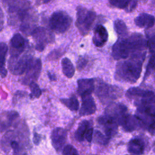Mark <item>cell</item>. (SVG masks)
<instances>
[{
	"instance_id": "6da1fadb",
	"label": "cell",
	"mask_w": 155,
	"mask_h": 155,
	"mask_svg": "<svg viewBox=\"0 0 155 155\" xmlns=\"http://www.w3.org/2000/svg\"><path fill=\"white\" fill-rule=\"evenodd\" d=\"M146 51L130 55L125 61L119 62L116 67L115 78L120 81L135 83L140 78Z\"/></svg>"
},
{
	"instance_id": "7a4b0ae2",
	"label": "cell",
	"mask_w": 155,
	"mask_h": 155,
	"mask_svg": "<svg viewBox=\"0 0 155 155\" xmlns=\"http://www.w3.org/2000/svg\"><path fill=\"white\" fill-rule=\"evenodd\" d=\"M76 11V25L81 34L85 36L90 31L96 18V14L93 10L81 6L77 7Z\"/></svg>"
},
{
	"instance_id": "3957f363",
	"label": "cell",
	"mask_w": 155,
	"mask_h": 155,
	"mask_svg": "<svg viewBox=\"0 0 155 155\" xmlns=\"http://www.w3.org/2000/svg\"><path fill=\"white\" fill-rule=\"evenodd\" d=\"M95 93L101 102L107 103L120 97L122 96L123 90L117 86L101 81L97 84Z\"/></svg>"
},
{
	"instance_id": "277c9868",
	"label": "cell",
	"mask_w": 155,
	"mask_h": 155,
	"mask_svg": "<svg viewBox=\"0 0 155 155\" xmlns=\"http://www.w3.org/2000/svg\"><path fill=\"white\" fill-rule=\"evenodd\" d=\"M72 18L64 11L54 12L49 19L50 28L56 33H63L70 27Z\"/></svg>"
},
{
	"instance_id": "5b68a950",
	"label": "cell",
	"mask_w": 155,
	"mask_h": 155,
	"mask_svg": "<svg viewBox=\"0 0 155 155\" xmlns=\"http://www.w3.org/2000/svg\"><path fill=\"white\" fill-rule=\"evenodd\" d=\"M136 53L129 37H119L112 48V56L115 60L125 59Z\"/></svg>"
},
{
	"instance_id": "8992f818",
	"label": "cell",
	"mask_w": 155,
	"mask_h": 155,
	"mask_svg": "<svg viewBox=\"0 0 155 155\" xmlns=\"http://www.w3.org/2000/svg\"><path fill=\"white\" fill-rule=\"evenodd\" d=\"M33 59L32 56L27 54L22 56H10L8 62V68L13 74L22 75Z\"/></svg>"
},
{
	"instance_id": "52a82bcc",
	"label": "cell",
	"mask_w": 155,
	"mask_h": 155,
	"mask_svg": "<svg viewBox=\"0 0 155 155\" xmlns=\"http://www.w3.org/2000/svg\"><path fill=\"white\" fill-rule=\"evenodd\" d=\"M36 42L35 48L42 51L48 44L54 42V35L47 29L42 27H36L31 34Z\"/></svg>"
},
{
	"instance_id": "ba28073f",
	"label": "cell",
	"mask_w": 155,
	"mask_h": 155,
	"mask_svg": "<svg viewBox=\"0 0 155 155\" xmlns=\"http://www.w3.org/2000/svg\"><path fill=\"white\" fill-rule=\"evenodd\" d=\"M41 67V59L33 58L23 73L24 75L19 79V81L24 85H29L30 83L35 82L39 77Z\"/></svg>"
},
{
	"instance_id": "9c48e42d",
	"label": "cell",
	"mask_w": 155,
	"mask_h": 155,
	"mask_svg": "<svg viewBox=\"0 0 155 155\" xmlns=\"http://www.w3.org/2000/svg\"><path fill=\"white\" fill-rule=\"evenodd\" d=\"M27 45L26 39L19 33L13 35L10 41V54L11 56L21 55Z\"/></svg>"
},
{
	"instance_id": "30bf717a",
	"label": "cell",
	"mask_w": 155,
	"mask_h": 155,
	"mask_svg": "<svg viewBox=\"0 0 155 155\" xmlns=\"http://www.w3.org/2000/svg\"><path fill=\"white\" fill-rule=\"evenodd\" d=\"M118 125H121L126 132H132L141 127L142 125L135 115L126 114L117 122Z\"/></svg>"
},
{
	"instance_id": "8fae6325",
	"label": "cell",
	"mask_w": 155,
	"mask_h": 155,
	"mask_svg": "<svg viewBox=\"0 0 155 155\" xmlns=\"http://www.w3.org/2000/svg\"><path fill=\"white\" fill-rule=\"evenodd\" d=\"M127 113V107L122 103H111L105 110V115L114 119L117 123L118 120Z\"/></svg>"
},
{
	"instance_id": "7c38bea8",
	"label": "cell",
	"mask_w": 155,
	"mask_h": 155,
	"mask_svg": "<svg viewBox=\"0 0 155 155\" xmlns=\"http://www.w3.org/2000/svg\"><path fill=\"white\" fill-rule=\"evenodd\" d=\"M97 121L99 124L104 126L105 136L109 139L117 133L118 124L114 119L104 115L100 116L98 118Z\"/></svg>"
},
{
	"instance_id": "4fadbf2b",
	"label": "cell",
	"mask_w": 155,
	"mask_h": 155,
	"mask_svg": "<svg viewBox=\"0 0 155 155\" xmlns=\"http://www.w3.org/2000/svg\"><path fill=\"white\" fill-rule=\"evenodd\" d=\"M67 131L61 127L55 128L51 132V140L53 148L57 151H60L67 140Z\"/></svg>"
},
{
	"instance_id": "5bb4252c",
	"label": "cell",
	"mask_w": 155,
	"mask_h": 155,
	"mask_svg": "<svg viewBox=\"0 0 155 155\" xmlns=\"http://www.w3.org/2000/svg\"><path fill=\"white\" fill-rule=\"evenodd\" d=\"M108 34L107 29L101 24L97 25L94 29L93 36L92 38L94 45L101 47L104 46L107 42Z\"/></svg>"
},
{
	"instance_id": "9a60e30c",
	"label": "cell",
	"mask_w": 155,
	"mask_h": 155,
	"mask_svg": "<svg viewBox=\"0 0 155 155\" xmlns=\"http://www.w3.org/2000/svg\"><path fill=\"white\" fill-rule=\"evenodd\" d=\"M128 152L136 155H141L146 149V142L140 137H134L131 139L127 146Z\"/></svg>"
},
{
	"instance_id": "2e32d148",
	"label": "cell",
	"mask_w": 155,
	"mask_h": 155,
	"mask_svg": "<svg viewBox=\"0 0 155 155\" xmlns=\"http://www.w3.org/2000/svg\"><path fill=\"white\" fill-rule=\"evenodd\" d=\"M96 111V105L93 97L91 95L82 97V105L79 110L81 116L94 114Z\"/></svg>"
},
{
	"instance_id": "e0dca14e",
	"label": "cell",
	"mask_w": 155,
	"mask_h": 155,
	"mask_svg": "<svg viewBox=\"0 0 155 155\" xmlns=\"http://www.w3.org/2000/svg\"><path fill=\"white\" fill-rule=\"evenodd\" d=\"M78 93L82 97L91 95L95 85L93 79H80L78 81Z\"/></svg>"
},
{
	"instance_id": "ac0fdd59",
	"label": "cell",
	"mask_w": 155,
	"mask_h": 155,
	"mask_svg": "<svg viewBox=\"0 0 155 155\" xmlns=\"http://www.w3.org/2000/svg\"><path fill=\"white\" fill-rule=\"evenodd\" d=\"M19 116L18 113L15 111H4L0 113V131L5 130L10 127Z\"/></svg>"
},
{
	"instance_id": "d6986e66",
	"label": "cell",
	"mask_w": 155,
	"mask_h": 155,
	"mask_svg": "<svg viewBox=\"0 0 155 155\" xmlns=\"http://www.w3.org/2000/svg\"><path fill=\"white\" fill-rule=\"evenodd\" d=\"M154 16L145 13L139 14L134 19V24L140 28H150L154 26Z\"/></svg>"
},
{
	"instance_id": "ffe728a7",
	"label": "cell",
	"mask_w": 155,
	"mask_h": 155,
	"mask_svg": "<svg viewBox=\"0 0 155 155\" xmlns=\"http://www.w3.org/2000/svg\"><path fill=\"white\" fill-rule=\"evenodd\" d=\"M153 94H154L153 91L145 90L139 87L130 88L126 93V96L128 98H134L136 99L151 96Z\"/></svg>"
},
{
	"instance_id": "44dd1931",
	"label": "cell",
	"mask_w": 155,
	"mask_h": 155,
	"mask_svg": "<svg viewBox=\"0 0 155 155\" xmlns=\"http://www.w3.org/2000/svg\"><path fill=\"white\" fill-rule=\"evenodd\" d=\"M8 51V46L5 42H0V76L5 78L7 74L5 67V58Z\"/></svg>"
},
{
	"instance_id": "7402d4cb",
	"label": "cell",
	"mask_w": 155,
	"mask_h": 155,
	"mask_svg": "<svg viewBox=\"0 0 155 155\" xmlns=\"http://www.w3.org/2000/svg\"><path fill=\"white\" fill-rule=\"evenodd\" d=\"M90 127V122L87 120L81 122L79 127L74 133V137L79 142L83 141L85 139V135L87 130Z\"/></svg>"
},
{
	"instance_id": "603a6c76",
	"label": "cell",
	"mask_w": 155,
	"mask_h": 155,
	"mask_svg": "<svg viewBox=\"0 0 155 155\" xmlns=\"http://www.w3.org/2000/svg\"><path fill=\"white\" fill-rule=\"evenodd\" d=\"M61 65L63 74L67 78H71L74 74L75 70L71 61L67 58H64L61 61Z\"/></svg>"
},
{
	"instance_id": "cb8c5ba5",
	"label": "cell",
	"mask_w": 155,
	"mask_h": 155,
	"mask_svg": "<svg viewBox=\"0 0 155 155\" xmlns=\"http://www.w3.org/2000/svg\"><path fill=\"white\" fill-rule=\"evenodd\" d=\"M61 102L71 111H77L79 109V101L74 95L70 98H63L60 99Z\"/></svg>"
},
{
	"instance_id": "d4e9b609",
	"label": "cell",
	"mask_w": 155,
	"mask_h": 155,
	"mask_svg": "<svg viewBox=\"0 0 155 155\" xmlns=\"http://www.w3.org/2000/svg\"><path fill=\"white\" fill-rule=\"evenodd\" d=\"M114 28L116 33L120 37H124L128 33L127 27L122 19H116L114 22Z\"/></svg>"
},
{
	"instance_id": "484cf974",
	"label": "cell",
	"mask_w": 155,
	"mask_h": 155,
	"mask_svg": "<svg viewBox=\"0 0 155 155\" xmlns=\"http://www.w3.org/2000/svg\"><path fill=\"white\" fill-rule=\"evenodd\" d=\"M92 140L96 143L100 145H107L109 142V139L104 135L100 131L95 130L94 134H93Z\"/></svg>"
},
{
	"instance_id": "4316f807",
	"label": "cell",
	"mask_w": 155,
	"mask_h": 155,
	"mask_svg": "<svg viewBox=\"0 0 155 155\" xmlns=\"http://www.w3.org/2000/svg\"><path fill=\"white\" fill-rule=\"evenodd\" d=\"M111 5L117 8L125 10L131 0H107Z\"/></svg>"
},
{
	"instance_id": "83f0119b",
	"label": "cell",
	"mask_w": 155,
	"mask_h": 155,
	"mask_svg": "<svg viewBox=\"0 0 155 155\" xmlns=\"http://www.w3.org/2000/svg\"><path fill=\"white\" fill-rule=\"evenodd\" d=\"M29 86L31 91V93L30 94V98H39L42 94L41 90L40 89L39 85L35 82H33L29 84Z\"/></svg>"
},
{
	"instance_id": "f1b7e54d",
	"label": "cell",
	"mask_w": 155,
	"mask_h": 155,
	"mask_svg": "<svg viewBox=\"0 0 155 155\" xmlns=\"http://www.w3.org/2000/svg\"><path fill=\"white\" fill-rule=\"evenodd\" d=\"M154 65V54H152L149 59V61L147 64V66L146 68V71L145 73V76H144L143 79H145L148 76H150V74L153 71Z\"/></svg>"
},
{
	"instance_id": "f546056e",
	"label": "cell",
	"mask_w": 155,
	"mask_h": 155,
	"mask_svg": "<svg viewBox=\"0 0 155 155\" xmlns=\"http://www.w3.org/2000/svg\"><path fill=\"white\" fill-rule=\"evenodd\" d=\"M62 155H79L78 150L71 145H65L62 150Z\"/></svg>"
},
{
	"instance_id": "4dcf8cb0",
	"label": "cell",
	"mask_w": 155,
	"mask_h": 155,
	"mask_svg": "<svg viewBox=\"0 0 155 155\" xmlns=\"http://www.w3.org/2000/svg\"><path fill=\"white\" fill-rule=\"evenodd\" d=\"M87 62H88V60L85 57L80 56L76 62L77 69L79 71H81L85 67V66L87 64Z\"/></svg>"
},
{
	"instance_id": "1f68e13d",
	"label": "cell",
	"mask_w": 155,
	"mask_h": 155,
	"mask_svg": "<svg viewBox=\"0 0 155 155\" xmlns=\"http://www.w3.org/2000/svg\"><path fill=\"white\" fill-rule=\"evenodd\" d=\"M62 53L59 50H54L49 54L47 56V59L49 60H52V59H57L59 58L60 56L62 55Z\"/></svg>"
},
{
	"instance_id": "d6a6232c",
	"label": "cell",
	"mask_w": 155,
	"mask_h": 155,
	"mask_svg": "<svg viewBox=\"0 0 155 155\" xmlns=\"http://www.w3.org/2000/svg\"><path fill=\"white\" fill-rule=\"evenodd\" d=\"M137 4V0H131L128 6L125 10L127 12H131L136 8Z\"/></svg>"
},
{
	"instance_id": "836d02e7",
	"label": "cell",
	"mask_w": 155,
	"mask_h": 155,
	"mask_svg": "<svg viewBox=\"0 0 155 155\" xmlns=\"http://www.w3.org/2000/svg\"><path fill=\"white\" fill-rule=\"evenodd\" d=\"M93 129L91 127H90L85 135V139H86V140L88 142H91L92 141V137H93Z\"/></svg>"
},
{
	"instance_id": "e575fe53",
	"label": "cell",
	"mask_w": 155,
	"mask_h": 155,
	"mask_svg": "<svg viewBox=\"0 0 155 155\" xmlns=\"http://www.w3.org/2000/svg\"><path fill=\"white\" fill-rule=\"evenodd\" d=\"M41 140V136L37 133L36 132L33 133V143L36 145H38L39 144Z\"/></svg>"
},
{
	"instance_id": "d590c367",
	"label": "cell",
	"mask_w": 155,
	"mask_h": 155,
	"mask_svg": "<svg viewBox=\"0 0 155 155\" xmlns=\"http://www.w3.org/2000/svg\"><path fill=\"white\" fill-rule=\"evenodd\" d=\"M4 24V15L2 10L0 7V31L2 30Z\"/></svg>"
},
{
	"instance_id": "8d00e7d4",
	"label": "cell",
	"mask_w": 155,
	"mask_h": 155,
	"mask_svg": "<svg viewBox=\"0 0 155 155\" xmlns=\"http://www.w3.org/2000/svg\"><path fill=\"white\" fill-rule=\"evenodd\" d=\"M48 76L49 78V79L51 80V81H56V78L55 77V76L53 74H51L50 72H48Z\"/></svg>"
},
{
	"instance_id": "74e56055",
	"label": "cell",
	"mask_w": 155,
	"mask_h": 155,
	"mask_svg": "<svg viewBox=\"0 0 155 155\" xmlns=\"http://www.w3.org/2000/svg\"><path fill=\"white\" fill-rule=\"evenodd\" d=\"M44 3H47V2H48L50 1V0H41Z\"/></svg>"
},
{
	"instance_id": "f35d334b",
	"label": "cell",
	"mask_w": 155,
	"mask_h": 155,
	"mask_svg": "<svg viewBox=\"0 0 155 155\" xmlns=\"http://www.w3.org/2000/svg\"><path fill=\"white\" fill-rule=\"evenodd\" d=\"M131 155H136V154H131Z\"/></svg>"
},
{
	"instance_id": "ab89813d",
	"label": "cell",
	"mask_w": 155,
	"mask_h": 155,
	"mask_svg": "<svg viewBox=\"0 0 155 155\" xmlns=\"http://www.w3.org/2000/svg\"><path fill=\"white\" fill-rule=\"evenodd\" d=\"M94 155H96V154H94Z\"/></svg>"
}]
</instances>
